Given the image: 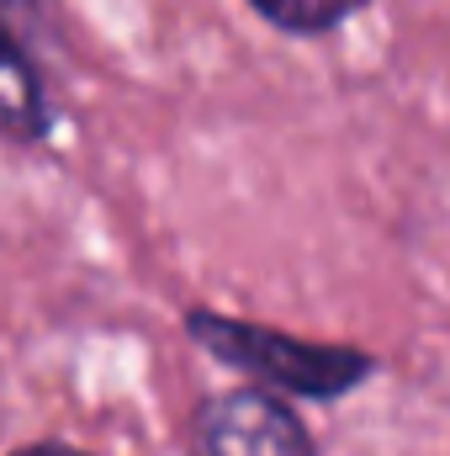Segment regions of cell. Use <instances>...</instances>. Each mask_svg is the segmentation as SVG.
I'll use <instances>...</instances> for the list:
<instances>
[{
    "label": "cell",
    "mask_w": 450,
    "mask_h": 456,
    "mask_svg": "<svg viewBox=\"0 0 450 456\" xmlns=\"http://www.w3.org/2000/svg\"><path fill=\"white\" fill-rule=\"evenodd\" d=\"M186 330H191V340L207 345L218 361L244 366V371L276 382L281 393H302V398H339V393H350L371 371V355L366 350L308 345V340H292V335H276V330H260V324L218 319L207 308L186 314Z\"/></svg>",
    "instance_id": "6da1fadb"
},
{
    "label": "cell",
    "mask_w": 450,
    "mask_h": 456,
    "mask_svg": "<svg viewBox=\"0 0 450 456\" xmlns=\"http://www.w3.org/2000/svg\"><path fill=\"white\" fill-rule=\"evenodd\" d=\"M191 456H318L302 419L270 393L207 398L191 419Z\"/></svg>",
    "instance_id": "7a4b0ae2"
},
{
    "label": "cell",
    "mask_w": 450,
    "mask_h": 456,
    "mask_svg": "<svg viewBox=\"0 0 450 456\" xmlns=\"http://www.w3.org/2000/svg\"><path fill=\"white\" fill-rule=\"evenodd\" d=\"M48 127V107H43V80L27 64V53L0 37V133L5 138H37Z\"/></svg>",
    "instance_id": "3957f363"
},
{
    "label": "cell",
    "mask_w": 450,
    "mask_h": 456,
    "mask_svg": "<svg viewBox=\"0 0 450 456\" xmlns=\"http://www.w3.org/2000/svg\"><path fill=\"white\" fill-rule=\"evenodd\" d=\"M249 5L286 32H329L350 11H360L366 0H249Z\"/></svg>",
    "instance_id": "277c9868"
},
{
    "label": "cell",
    "mask_w": 450,
    "mask_h": 456,
    "mask_svg": "<svg viewBox=\"0 0 450 456\" xmlns=\"http://www.w3.org/2000/svg\"><path fill=\"white\" fill-rule=\"evenodd\" d=\"M43 0H0V27H21V21H37Z\"/></svg>",
    "instance_id": "5b68a950"
},
{
    "label": "cell",
    "mask_w": 450,
    "mask_h": 456,
    "mask_svg": "<svg viewBox=\"0 0 450 456\" xmlns=\"http://www.w3.org/2000/svg\"><path fill=\"white\" fill-rule=\"evenodd\" d=\"M16 456H85V452H69V446H27V452Z\"/></svg>",
    "instance_id": "8992f818"
}]
</instances>
